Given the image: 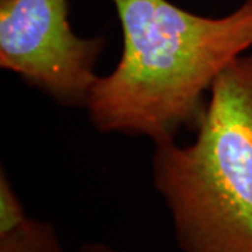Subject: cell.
Wrapping results in <instances>:
<instances>
[{
  "label": "cell",
  "mask_w": 252,
  "mask_h": 252,
  "mask_svg": "<svg viewBox=\"0 0 252 252\" xmlns=\"http://www.w3.org/2000/svg\"><path fill=\"white\" fill-rule=\"evenodd\" d=\"M0 252H64L55 227L28 217L14 231L0 237Z\"/></svg>",
  "instance_id": "277c9868"
},
{
  "label": "cell",
  "mask_w": 252,
  "mask_h": 252,
  "mask_svg": "<svg viewBox=\"0 0 252 252\" xmlns=\"http://www.w3.org/2000/svg\"><path fill=\"white\" fill-rule=\"evenodd\" d=\"M124 34L117 67L95 81L86 109L104 133L154 144L196 129L205 93L252 48V0L224 17H205L170 0H112Z\"/></svg>",
  "instance_id": "6da1fadb"
},
{
  "label": "cell",
  "mask_w": 252,
  "mask_h": 252,
  "mask_svg": "<svg viewBox=\"0 0 252 252\" xmlns=\"http://www.w3.org/2000/svg\"><path fill=\"white\" fill-rule=\"evenodd\" d=\"M76 252H126V251H119L117 248H112L107 244L101 243H89L83 244L80 248Z\"/></svg>",
  "instance_id": "8992f818"
},
{
  "label": "cell",
  "mask_w": 252,
  "mask_h": 252,
  "mask_svg": "<svg viewBox=\"0 0 252 252\" xmlns=\"http://www.w3.org/2000/svg\"><path fill=\"white\" fill-rule=\"evenodd\" d=\"M28 216L24 212L17 193L11 188L6 172L0 174V237L14 231Z\"/></svg>",
  "instance_id": "5b68a950"
},
{
  "label": "cell",
  "mask_w": 252,
  "mask_h": 252,
  "mask_svg": "<svg viewBox=\"0 0 252 252\" xmlns=\"http://www.w3.org/2000/svg\"><path fill=\"white\" fill-rule=\"evenodd\" d=\"M105 44L73 32L67 0H0V66L61 105L87 107Z\"/></svg>",
  "instance_id": "3957f363"
},
{
  "label": "cell",
  "mask_w": 252,
  "mask_h": 252,
  "mask_svg": "<svg viewBox=\"0 0 252 252\" xmlns=\"http://www.w3.org/2000/svg\"><path fill=\"white\" fill-rule=\"evenodd\" d=\"M196 140L156 144L154 188L182 252H252V55L210 89Z\"/></svg>",
  "instance_id": "7a4b0ae2"
}]
</instances>
